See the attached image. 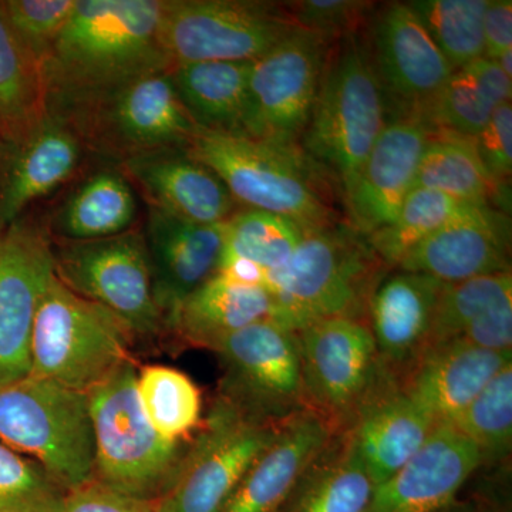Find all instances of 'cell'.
<instances>
[{
    "label": "cell",
    "instance_id": "obj_4",
    "mask_svg": "<svg viewBox=\"0 0 512 512\" xmlns=\"http://www.w3.org/2000/svg\"><path fill=\"white\" fill-rule=\"evenodd\" d=\"M47 113L66 121L86 151L120 164L157 150L185 147L198 127L175 92L171 70L101 89L53 93Z\"/></svg>",
    "mask_w": 512,
    "mask_h": 512
},
{
    "label": "cell",
    "instance_id": "obj_41",
    "mask_svg": "<svg viewBox=\"0 0 512 512\" xmlns=\"http://www.w3.org/2000/svg\"><path fill=\"white\" fill-rule=\"evenodd\" d=\"M76 0H5L3 18L23 49L42 67L72 16Z\"/></svg>",
    "mask_w": 512,
    "mask_h": 512
},
{
    "label": "cell",
    "instance_id": "obj_27",
    "mask_svg": "<svg viewBox=\"0 0 512 512\" xmlns=\"http://www.w3.org/2000/svg\"><path fill=\"white\" fill-rule=\"evenodd\" d=\"M271 319L279 322V309L264 286L217 274L181 303L171 335L184 345L214 352L232 333Z\"/></svg>",
    "mask_w": 512,
    "mask_h": 512
},
{
    "label": "cell",
    "instance_id": "obj_20",
    "mask_svg": "<svg viewBox=\"0 0 512 512\" xmlns=\"http://www.w3.org/2000/svg\"><path fill=\"white\" fill-rule=\"evenodd\" d=\"M481 467L478 448L454 427L440 424L393 477L377 485L366 512L444 511Z\"/></svg>",
    "mask_w": 512,
    "mask_h": 512
},
{
    "label": "cell",
    "instance_id": "obj_7",
    "mask_svg": "<svg viewBox=\"0 0 512 512\" xmlns=\"http://www.w3.org/2000/svg\"><path fill=\"white\" fill-rule=\"evenodd\" d=\"M0 441L45 468L66 493L94 480L86 393L35 375L0 383Z\"/></svg>",
    "mask_w": 512,
    "mask_h": 512
},
{
    "label": "cell",
    "instance_id": "obj_37",
    "mask_svg": "<svg viewBox=\"0 0 512 512\" xmlns=\"http://www.w3.org/2000/svg\"><path fill=\"white\" fill-rule=\"evenodd\" d=\"M448 426L478 448L483 466L507 460L512 450V362Z\"/></svg>",
    "mask_w": 512,
    "mask_h": 512
},
{
    "label": "cell",
    "instance_id": "obj_19",
    "mask_svg": "<svg viewBox=\"0 0 512 512\" xmlns=\"http://www.w3.org/2000/svg\"><path fill=\"white\" fill-rule=\"evenodd\" d=\"M224 224H195L148 208L144 241L150 259L154 298L168 333L181 303L218 274L225 248Z\"/></svg>",
    "mask_w": 512,
    "mask_h": 512
},
{
    "label": "cell",
    "instance_id": "obj_39",
    "mask_svg": "<svg viewBox=\"0 0 512 512\" xmlns=\"http://www.w3.org/2000/svg\"><path fill=\"white\" fill-rule=\"evenodd\" d=\"M503 106L470 66L456 70L417 116L433 131L474 138Z\"/></svg>",
    "mask_w": 512,
    "mask_h": 512
},
{
    "label": "cell",
    "instance_id": "obj_5",
    "mask_svg": "<svg viewBox=\"0 0 512 512\" xmlns=\"http://www.w3.org/2000/svg\"><path fill=\"white\" fill-rule=\"evenodd\" d=\"M389 116L363 32L333 43L301 147L332 178L342 200Z\"/></svg>",
    "mask_w": 512,
    "mask_h": 512
},
{
    "label": "cell",
    "instance_id": "obj_32",
    "mask_svg": "<svg viewBox=\"0 0 512 512\" xmlns=\"http://www.w3.org/2000/svg\"><path fill=\"white\" fill-rule=\"evenodd\" d=\"M45 114L39 66L13 35L0 10V141L20 140Z\"/></svg>",
    "mask_w": 512,
    "mask_h": 512
},
{
    "label": "cell",
    "instance_id": "obj_33",
    "mask_svg": "<svg viewBox=\"0 0 512 512\" xmlns=\"http://www.w3.org/2000/svg\"><path fill=\"white\" fill-rule=\"evenodd\" d=\"M137 390L151 426L170 443H185L202 424V394L190 376L164 365L137 369Z\"/></svg>",
    "mask_w": 512,
    "mask_h": 512
},
{
    "label": "cell",
    "instance_id": "obj_44",
    "mask_svg": "<svg viewBox=\"0 0 512 512\" xmlns=\"http://www.w3.org/2000/svg\"><path fill=\"white\" fill-rule=\"evenodd\" d=\"M57 512H157L154 501L119 493L92 480L67 491Z\"/></svg>",
    "mask_w": 512,
    "mask_h": 512
},
{
    "label": "cell",
    "instance_id": "obj_2",
    "mask_svg": "<svg viewBox=\"0 0 512 512\" xmlns=\"http://www.w3.org/2000/svg\"><path fill=\"white\" fill-rule=\"evenodd\" d=\"M184 148L249 210L281 215L305 232L343 222L335 207L338 188L301 147L198 128Z\"/></svg>",
    "mask_w": 512,
    "mask_h": 512
},
{
    "label": "cell",
    "instance_id": "obj_16",
    "mask_svg": "<svg viewBox=\"0 0 512 512\" xmlns=\"http://www.w3.org/2000/svg\"><path fill=\"white\" fill-rule=\"evenodd\" d=\"M53 278L46 231L19 221L0 231V383L30 375L33 320Z\"/></svg>",
    "mask_w": 512,
    "mask_h": 512
},
{
    "label": "cell",
    "instance_id": "obj_43",
    "mask_svg": "<svg viewBox=\"0 0 512 512\" xmlns=\"http://www.w3.org/2000/svg\"><path fill=\"white\" fill-rule=\"evenodd\" d=\"M474 147L485 170L495 183L507 187L512 171V106L495 109L483 130L473 138Z\"/></svg>",
    "mask_w": 512,
    "mask_h": 512
},
{
    "label": "cell",
    "instance_id": "obj_17",
    "mask_svg": "<svg viewBox=\"0 0 512 512\" xmlns=\"http://www.w3.org/2000/svg\"><path fill=\"white\" fill-rule=\"evenodd\" d=\"M431 128L417 114L390 116L356 184L343 198L346 224L363 237L392 224L413 190Z\"/></svg>",
    "mask_w": 512,
    "mask_h": 512
},
{
    "label": "cell",
    "instance_id": "obj_6",
    "mask_svg": "<svg viewBox=\"0 0 512 512\" xmlns=\"http://www.w3.org/2000/svg\"><path fill=\"white\" fill-rule=\"evenodd\" d=\"M94 441V480L119 493L156 501L173 477L185 443H170L151 426L127 360L87 393Z\"/></svg>",
    "mask_w": 512,
    "mask_h": 512
},
{
    "label": "cell",
    "instance_id": "obj_11",
    "mask_svg": "<svg viewBox=\"0 0 512 512\" xmlns=\"http://www.w3.org/2000/svg\"><path fill=\"white\" fill-rule=\"evenodd\" d=\"M296 28L284 2L164 0L161 36L174 67L255 62Z\"/></svg>",
    "mask_w": 512,
    "mask_h": 512
},
{
    "label": "cell",
    "instance_id": "obj_3",
    "mask_svg": "<svg viewBox=\"0 0 512 512\" xmlns=\"http://www.w3.org/2000/svg\"><path fill=\"white\" fill-rule=\"evenodd\" d=\"M390 268L366 237L346 222L308 232L282 268L266 272L264 288L293 330L325 318H369L373 293Z\"/></svg>",
    "mask_w": 512,
    "mask_h": 512
},
{
    "label": "cell",
    "instance_id": "obj_42",
    "mask_svg": "<svg viewBox=\"0 0 512 512\" xmlns=\"http://www.w3.org/2000/svg\"><path fill=\"white\" fill-rule=\"evenodd\" d=\"M284 5L298 28L330 42L362 33L377 8L365 0H295Z\"/></svg>",
    "mask_w": 512,
    "mask_h": 512
},
{
    "label": "cell",
    "instance_id": "obj_13",
    "mask_svg": "<svg viewBox=\"0 0 512 512\" xmlns=\"http://www.w3.org/2000/svg\"><path fill=\"white\" fill-rule=\"evenodd\" d=\"M333 43L296 28L252 63L241 136L301 147Z\"/></svg>",
    "mask_w": 512,
    "mask_h": 512
},
{
    "label": "cell",
    "instance_id": "obj_24",
    "mask_svg": "<svg viewBox=\"0 0 512 512\" xmlns=\"http://www.w3.org/2000/svg\"><path fill=\"white\" fill-rule=\"evenodd\" d=\"M444 286L431 276L396 269L373 293L367 323L380 365L393 379L399 380L426 349Z\"/></svg>",
    "mask_w": 512,
    "mask_h": 512
},
{
    "label": "cell",
    "instance_id": "obj_46",
    "mask_svg": "<svg viewBox=\"0 0 512 512\" xmlns=\"http://www.w3.org/2000/svg\"><path fill=\"white\" fill-rule=\"evenodd\" d=\"M441 512H510V507L507 501L500 500L497 495L481 494L464 501L457 498L450 507Z\"/></svg>",
    "mask_w": 512,
    "mask_h": 512
},
{
    "label": "cell",
    "instance_id": "obj_18",
    "mask_svg": "<svg viewBox=\"0 0 512 512\" xmlns=\"http://www.w3.org/2000/svg\"><path fill=\"white\" fill-rule=\"evenodd\" d=\"M86 153L66 121L47 113L13 143L0 141V231L33 202L72 180Z\"/></svg>",
    "mask_w": 512,
    "mask_h": 512
},
{
    "label": "cell",
    "instance_id": "obj_10",
    "mask_svg": "<svg viewBox=\"0 0 512 512\" xmlns=\"http://www.w3.org/2000/svg\"><path fill=\"white\" fill-rule=\"evenodd\" d=\"M52 247L56 278L116 316L133 342L150 343L167 335L141 232L130 229L96 241H57Z\"/></svg>",
    "mask_w": 512,
    "mask_h": 512
},
{
    "label": "cell",
    "instance_id": "obj_36",
    "mask_svg": "<svg viewBox=\"0 0 512 512\" xmlns=\"http://www.w3.org/2000/svg\"><path fill=\"white\" fill-rule=\"evenodd\" d=\"M409 3L454 70L484 57V16L488 0H413Z\"/></svg>",
    "mask_w": 512,
    "mask_h": 512
},
{
    "label": "cell",
    "instance_id": "obj_14",
    "mask_svg": "<svg viewBox=\"0 0 512 512\" xmlns=\"http://www.w3.org/2000/svg\"><path fill=\"white\" fill-rule=\"evenodd\" d=\"M296 332L308 409L333 430H348L384 375L369 323L325 318Z\"/></svg>",
    "mask_w": 512,
    "mask_h": 512
},
{
    "label": "cell",
    "instance_id": "obj_23",
    "mask_svg": "<svg viewBox=\"0 0 512 512\" xmlns=\"http://www.w3.org/2000/svg\"><path fill=\"white\" fill-rule=\"evenodd\" d=\"M511 362L512 352H495L453 340L424 350L397 382L440 426L456 419Z\"/></svg>",
    "mask_w": 512,
    "mask_h": 512
},
{
    "label": "cell",
    "instance_id": "obj_28",
    "mask_svg": "<svg viewBox=\"0 0 512 512\" xmlns=\"http://www.w3.org/2000/svg\"><path fill=\"white\" fill-rule=\"evenodd\" d=\"M375 490L352 433L336 431L303 471L282 512H366Z\"/></svg>",
    "mask_w": 512,
    "mask_h": 512
},
{
    "label": "cell",
    "instance_id": "obj_12",
    "mask_svg": "<svg viewBox=\"0 0 512 512\" xmlns=\"http://www.w3.org/2000/svg\"><path fill=\"white\" fill-rule=\"evenodd\" d=\"M214 352L222 369L217 394L242 413L279 424L308 409L296 330L262 320L232 333Z\"/></svg>",
    "mask_w": 512,
    "mask_h": 512
},
{
    "label": "cell",
    "instance_id": "obj_47",
    "mask_svg": "<svg viewBox=\"0 0 512 512\" xmlns=\"http://www.w3.org/2000/svg\"><path fill=\"white\" fill-rule=\"evenodd\" d=\"M495 62H497L498 66L503 69V72L512 79V52L505 53V55L495 60Z\"/></svg>",
    "mask_w": 512,
    "mask_h": 512
},
{
    "label": "cell",
    "instance_id": "obj_8",
    "mask_svg": "<svg viewBox=\"0 0 512 512\" xmlns=\"http://www.w3.org/2000/svg\"><path fill=\"white\" fill-rule=\"evenodd\" d=\"M130 333L116 316L52 279L30 336V375L89 393L131 360Z\"/></svg>",
    "mask_w": 512,
    "mask_h": 512
},
{
    "label": "cell",
    "instance_id": "obj_45",
    "mask_svg": "<svg viewBox=\"0 0 512 512\" xmlns=\"http://www.w3.org/2000/svg\"><path fill=\"white\" fill-rule=\"evenodd\" d=\"M512 52V2L488 0L484 16V57L500 59Z\"/></svg>",
    "mask_w": 512,
    "mask_h": 512
},
{
    "label": "cell",
    "instance_id": "obj_26",
    "mask_svg": "<svg viewBox=\"0 0 512 512\" xmlns=\"http://www.w3.org/2000/svg\"><path fill=\"white\" fill-rule=\"evenodd\" d=\"M436 423L384 372L349 427L376 487L423 447Z\"/></svg>",
    "mask_w": 512,
    "mask_h": 512
},
{
    "label": "cell",
    "instance_id": "obj_9",
    "mask_svg": "<svg viewBox=\"0 0 512 512\" xmlns=\"http://www.w3.org/2000/svg\"><path fill=\"white\" fill-rule=\"evenodd\" d=\"M279 424L256 420L217 394L154 501L157 512H220Z\"/></svg>",
    "mask_w": 512,
    "mask_h": 512
},
{
    "label": "cell",
    "instance_id": "obj_15",
    "mask_svg": "<svg viewBox=\"0 0 512 512\" xmlns=\"http://www.w3.org/2000/svg\"><path fill=\"white\" fill-rule=\"evenodd\" d=\"M365 32L393 116L419 114L456 72L409 2L377 6Z\"/></svg>",
    "mask_w": 512,
    "mask_h": 512
},
{
    "label": "cell",
    "instance_id": "obj_34",
    "mask_svg": "<svg viewBox=\"0 0 512 512\" xmlns=\"http://www.w3.org/2000/svg\"><path fill=\"white\" fill-rule=\"evenodd\" d=\"M480 208L483 205L458 201L443 192L414 188L392 224L369 235L367 241L384 264L394 269L421 241Z\"/></svg>",
    "mask_w": 512,
    "mask_h": 512
},
{
    "label": "cell",
    "instance_id": "obj_30",
    "mask_svg": "<svg viewBox=\"0 0 512 512\" xmlns=\"http://www.w3.org/2000/svg\"><path fill=\"white\" fill-rule=\"evenodd\" d=\"M254 62H201L171 69L175 92L195 126L242 134Z\"/></svg>",
    "mask_w": 512,
    "mask_h": 512
},
{
    "label": "cell",
    "instance_id": "obj_21",
    "mask_svg": "<svg viewBox=\"0 0 512 512\" xmlns=\"http://www.w3.org/2000/svg\"><path fill=\"white\" fill-rule=\"evenodd\" d=\"M121 173L140 188L148 208L195 224H224L238 204L210 168L183 147L157 148L121 161Z\"/></svg>",
    "mask_w": 512,
    "mask_h": 512
},
{
    "label": "cell",
    "instance_id": "obj_29",
    "mask_svg": "<svg viewBox=\"0 0 512 512\" xmlns=\"http://www.w3.org/2000/svg\"><path fill=\"white\" fill-rule=\"evenodd\" d=\"M137 217L133 185L120 168L96 171L83 180L50 217L49 237L86 242L130 231Z\"/></svg>",
    "mask_w": 512,
    "mask_h": 512
},
{
    "label": "cell",
    "instance_id": "obj_25",
    "mask_svg": "<svg viewBox=\"0 0 512 512\" xmlns=\"http://www.w3.org/2000/svg\"><path fill=\"white\" fill-rule=\"evenodd\" d=\"M336 433L306 409L279 424L275 439L256 458L220 512H282L303 471Z\"/></svg>",
    "mask_w": 512,
    "mask_h": 512
},
{
    "label": "cell",
    "instance_id": "obj_35",
    "mask_svg": "<svg viewBox=\"0 0 512 512\" xmlns=\"http://www.w3.org/2000/svg\"><path fill=\"white\" fill-rule=\"evenodd\" d=\"M305 234L288 218L245 208L227 221L222 259H242L265 272L276 271L291 259Z\"/></svg>",
    "mask_w": 512,
    "mask_h": 512
},
{
    "label": "cell",
    "instance_id": "obj_31",
    "mask_svg": "<svg viewBox=\"0 0 512 512\" xmlns=\"http://www.w3.org/2000/svg\"><path fill=\"white\" fill-rule=\"evenodd\" d=\"M414 188L443 192L448 197L494 210H507L510 188L495 183L478 157L473 138L431 130Z\"/></svg>",
    "mask_w": 512,
    "mask_h": 512
},
{
    "label": "cell",
    "instance_id": "obj_1",
    "mask_svg": "<svg viewBox=\"0 0 512 512\" xmlns=\"http://www.w3.org/2000/svg\"><path fill=\"white\" fill-rule=\"evenodd\" d=\"M163 9L164 0H76L40 67L45 97L173 69L161 36Z\"/></svg>",
    "mask_w": 512,
    "mask_h": 512
},
{
    "label": "cell",
    "instance_id": "obj_22",
    "mask_svg": "<svg viewBox=\"0 0 512 512\" xmlns=\"http://www.w3.org/2000/svg\"><path fill=\"white\" fill-rule=\"evenodd\" d=\"M510 255V220L505 212L484 207L421 241L394 269L460 284L511 271Z\"/></svg>",
    "mask_w": 512,
    "mask_h": 512
},
{
    "label": "cell",
    "instance_id": "obj_40",
    "mask_svg": "<svg viewBox=\"0 0 512 512\" xmlns=\"http://www.w3.org/2000/svg\"><path fill=\"white\" fill-rule=\"evenodd\" d=\"M64 495L45 468L0 441V512H57Z\"/></svg>",
    "mask_w": 512,
    "mask_h": 512
},
{
    "label": "cell",
    "instance_id": "obj_38",
    "mask_svg": "<svg viewBox=\"0 0 512 512\" xmlns=\"http://www.w3.org/2000/svg\"><path fill=\"white\" fill-rule=\"evenodd\" d=\"M507 299H512V271L446 284L437 303L426 349L460 340Z\"/></svg>",
    "mask_w": 512,
    "mask_h": 512
}]
</instances>
